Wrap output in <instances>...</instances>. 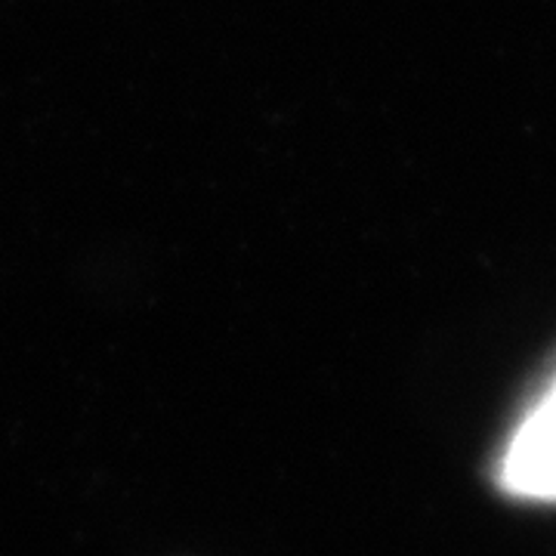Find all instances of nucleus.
Wrapping results in <instances>:
<instances>
[{"instance_id":"f257e3e1","label":"nucleus","mask_w":556,"mask_h":556,"mask_svg":"<svg viewBox=\"0 0 556 556\" xmlns=\"http://www.w3.org/2000/svg\"><path fill=\"white\" fill-rule=\"evenodd\" d=\"M501 479L519 497L556 501V380L510 439Z\"/></svg>"}]
</instances>
